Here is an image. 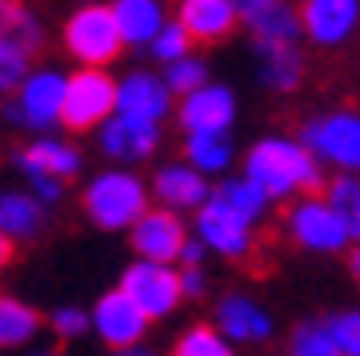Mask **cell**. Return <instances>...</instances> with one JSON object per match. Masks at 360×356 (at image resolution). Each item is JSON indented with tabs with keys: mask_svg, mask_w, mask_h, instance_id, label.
<instances>
[{
	"mask_svg": "<svg viewBox=\"0 0 360 356\" xmlns=\"http://www.w3.org/2000/svg\"><path fill=\"white\" fill-rule=\"evenodd\" d=\"M245 180H252L272 204L276 201H300V196H321L324 192V168L312 160V153L296 136L269 132L248 144L245 153Z\"/></svg>",
	"mask_w": 360,
	"mask_h": 356,
	"instance_id": "6da1fadb",
	"label": "cell"
},
{
	"mask_svg": "<svg viewBox=\"0 0 360 356\" xmlns=\"http://www.w3.org/2000/svg\"><path fill=\"white\" fill-rule=\"evenodd\" d=\"M148 208V180L132 168H101L80 189V212L96 232H129Z\"/></svg>",
	"mask_w": 360,
	"mask_h": 356,
	"instance_id": "7a4b0ae2",
	"label": "cell"
},
{
	"mask_svg": "<svg viewBox=\"0 0 360 356\" xmlns=\"http://www.w3.org/2000/svg\"><path fill=\"white\" fill-rule=\"evenodd\" d=\"M300 144L321 168H336V177H360V113L328 108L300 125Z\"/></svg>",
	"mask_w": 360,
	"mask_h": 356,
	"instance_id": "3957f363",
	"label": "cell"
},
{
	"mask_svg": "<svg viewBox=\"0 0 360 356\" xmlns=\"http://www.w3.org/2000/svg\"><path fill=\"white\" fill-rule=\"evenodd\" d=\"M60 101H65V68H32L25 84L4 101V120L16 132L32 136H52L60 128Z\"/></svg>",
	"mask_w": 360,
	"mask_h": 356,
	"instance_id": "277c9868",
	"label": "cell"
},
{
	"mask_svg": "<svg viewBox=\"0 0 360 356\" xmlns=\"http://www.w3.org/2000/svg\"><path fill=\"white\" fill-rule=\"evenodd\" d=\"M60 44H65V52L72 56L77 68H104V72H108V68L120 61V52H124L108 4H96V0L80 4L77 13L60 25Z\"/></svg>",
	"mask_w": 360,
	"mask_h": 356,
	"instance_id": "5b68a950",
	"label": "cell"
},
{
	"mask_svg": "<svg viewBox=\"0 0 360 356\" xmlns=\"http://www.w3.org/2000/svg\"><path fill=\"white\" fill-rule=\"evenodd\" d=\"M116 113V77L104 68H72L65 72L60 128L65 132H96Z\"/></svg>",
	"mask_w": 360,
	"mask_h": 356,
	"instance_id": "8992f818",
	"label": "cell"
},
{
	"mask_svg": "<svg viewBox=\"0 0 360 356\" xmlns=\"http://www.w3.org/2000/svg\"><path fill=\"white\" fill-rule=\"evenodd\" d=\"M284 232L296 248H304L312 256H340L352 248L345 224L336 220V212L324 204V196H300L288 204L284 212Z\"/></svg>",
	"mask_w": 360,
	"mask_h": 356,
	"instance_id": "52a82bcc",
	"label": "cell"
},
{
	"mask_svg": "<svg viewBox=\"0 0 360 356\" xmlns=\"http://www.w3.org/2000/svg\"><path fill=\"white\" fill-rule=\"evenodd\" d=\"M116 288L129 296L132 305L141 308L148 324L156 320H168L184 305V296H180V272L172 265H153V260H132L124 265L120 280H116Z\"/></svg>",
	"mask_w": 360,
	"mask_h": 356,
	"instance_id": "ba28073f",
	"label": "cell"
},
{
	"mask_svg": "<svg viewBox=\"0 0 360 356\" xmlns=\"http://www.w3.org/2000/svg\"><path fill=\"white\" fill-rule=\"evenodd\" d=\"M96 148L101 156L108 160L112 168H132V165H144L160 153L165 144V128L160 125H148V120H132V116H120L112 113L96 132Z\"/></svg>",
	"mask_w": 360,
	"mask_h": 356,
	"instance_id": "9c48e42d",
	"label": "cell"
},
{
	"mask_svg": "<svg viewBox=\"0 0 360 356\" xmlns=\"http://www.w3.org/2000/svg\"><path fill=\"white\" fill-rule=\"evenodd\" d=\"M89 324H92V336H96L108 352L141 348L148 329H153L148 317H144L120 288H108V293L96 296V305L89 308Z\"/></svg>",
	"mask_w": 360,
	"mask_h": 356,
	"instance_id": "30bf717a",
	"label": "cell"
},
{
	"mask_svg": "<svg viewBox=\"0 0 360 356\" xmlns=\"http://www.w3.org/2000/svg\"><path fill=\"white\" fill-rule=\"evenodd\" d=\"M236 113H240L236 92H232L229 84H220V80H208L205 89L180 96L176 108H172V116H176V125H180L184 136H196V132L229 136L232 125H236Z\"/></svg>",
	"mask_w": 360,
	"mask_h": 356,
	"instance_id": "8fae6325",
	"label": "cell"
},
{
	"mask_svg": "<svg viewBox=\"0 0 360 356\" xmlns=\"http://www.w3.org/2000/svg\"><path fill=\"white\" fill-rule=\"evenodd\" d=\"M196 241L205 244V253H217L220 260H248L257 248V229L229 212L224 204H217L208 196V204H200L193 212V229Z\"/></svg>",
	"mask_w": 360,
	"mask_h": 356,
	"instance_id": "7c38bea8",
	"label": "cell"
},
{
	"mask_svg": "<svg viewBox=\"0 0 360 356\" xmlns=\"http://www.w3.org/2000/svg\"><path fill=\"white\" fill-rule=\"evenodd\" d=\"M208 324H212L232 348H236V344H269L272 336H276V317L260 305L257 296L240 293V288L217 296Z\"/></svg>",
	"mask_w": 360,
	"mask_h": 356,
	"instance_id": "4fadbf2b",
	"label": "cell"
},
{
	"mask_svg": "<svg viewBox=\"0 0 360 356\" xmlns=\"http://www.w3.org/2000/svg\"><path fill=\"white\" fill-rule=\"evenodd\" d=\"M296 20L316 49H345L360 28V0H300Z\"/></svg>",
	"mask_w": 360,
	"mask_h": 356,
	"instance_id": "5bb4252c",
	"label": "cell"
},
{
	"mask_svg": "<svg viewBox=\"0 0 360 356\" xmlns=\"http://www.w3.org/2000/svg\"><path fill=\"white\" fill-rule=\"evenodd\" d=\"M176 108V96L168 92L165 77L153 68H129L116 80V113L132 116V120H148V125H165Z\"/></svg>",
	"mask_w": 360,
	"mask_h": 356,
	"instance_id": "9a60e30c",
	"label": "cell"
},
{
	"mask_svg": "<svg viewBox=\"0 0 360 356\" xmlns=\"http://www.w3.org/2000/svg\"><path fill=\"white\" fill-rule=\"evenodd\" d=\"M188 241V224L184 217L176 212H168V208H148L136 224L129 229V244L136 260H153V265H172L176 268V256Z\"/></svg>",
	"mask_w": 360,
	"mask_h": 356,
	"instance_id": "2e32d148",
	"label": "cell"
},
{
	"mask_svg": "<svg viewBox=\"0 0 360 356\" xmlns=\"http://www.w3.org/2000/svg\"><path fill=\"white\" fill-rule=\"evenodd\" d=\"M13 168L20 177H52V180H72L84 168V153L68 136H32L25 148H13Z\"/></svg>",
	"mask_w": 360,
	"mask_h": 356,
	"instance_id": "e0dca14e",
	"label": "cell"
},
{
	"mask_svg": "<svg viewBox=\"0 0 360 356\" xmlns=\"http://www.w3.org/2000/svg\"><path fill=\"white\" fill-rule=\"evenodd\" d=\"M148 196L156 201V208H168V212L184 217V212H196L200 204H208L212 180H205L196 168L184 165V160H165V165L153 172Z\"/></svg>",
	"mask_w": 360,
	"mask_h": 356,
	"instance_id": "ac0fdd59",
	"label": "cell"
},
{
	"mask_svg": "<svg viewBox=\"0 0 360 356\" xmlns=\"http://www.w3.org/2000/svg\"><path fill=\"white\" fill-rule=\"evenodd\" d=\"M193 44H220L240 28L236 4L232 0H176V13H172Z\"/></svg>",
	"mask_w": 360,
	"mask_h": 356,
	"instance_id": "d6986e66",
	"label": "cell"
},
{
	"mask_svg": "<svg viewBox=\"0 0 360 356\" xmlns=\"http://www.w3.org/2000/svg\"><path fill=\"white\" fill-rule=\"evenodd\" d=\"M108 13L124 49L148 52L156 32L168 25V0H108Z\"/></svg>",
	"mask_w": 360,
	"mask_h": 356,
	"instance_id": "ffe728a7",
	"label": "cell"
},
{
	"mask_svg": "<svg viewBox=\"0 0 360 356\" xmlns=\"http://www.w3.org/2000/svg\"><path fill=\"white\" fill-rule=\"evenodd\" d=\"M49 229V208L25 189H0V236L13 244H32Z\"/></svg>",
	"mask_w": 360,
	"mask_h": 356,
	"instance_id": "44dd1931",
	"label": "cell"
},
{
	"mask_svg": "<svg viewBox=\"0 0 360 356\" xmlns=\"http://www.w3.org/2000/svg\"><path fill=\"white\" fill-rule=\"evenodd\" d=\"M240 25L252 32V44H296L300 40L292 0H257L248 13H240Z\"/></svg>",
	"mask_w": 360,
	"mask_h": 356,
	"instance_id": "7402d4cb",
	"label": "cell"
},
{
	"mask_svg": "<svg viewBox=\"0 0 360 356\" xmlns=\"http://www.w3.org/2000/svg\"><path fill=\"white\" fill-rule=\"evenodd\" d=\"M257 77L269 92H296L304 80V52L300 44H252Z\"/></svg>",
	"mask_w": 360,
	"mask_h": 356,
	"instance_id": "603a6c76",
	"label": "cell"
},
{
	"mask_svg": "<svg viewBox=\"0 0 360 356\" xmlns=\"http://www.w3.org/2000/svg\"><path fill=\"white\" fill-rule=\"evenodd\" d=\"M44 332V312L20 296H0V352L28 348Z\"/></svg>",
	"mask_w": 360,
	"mask_h": 356,
	"instance_id": "cb8c5ba5",
	"label": "cell"
},
{
	"mask_svg": "<svg viewBox=\"0 0 360 356\" xmlns=\"http://www.w3.org/2000/svg\"><path fill=\"white\" fill-rule=\"evenodd\" d=\"M180 160L188 168H196L205 180H220V177H229L232 160H236V144H232V136L196 132V136H184V156Z\"/></svg>",
	"mask_w": 360,
	"mask_h": 356,
	"instance_id": "d4e9b609",
	"label": "cell"
},
{
	"mask_svg": "<svg viewBox=\"0 0 360 356\" xmlns=\"http://www.w3.org/2000/svg\"><path fill=\"white\" fill-rule=\"evenodd\" d=\"M212 201L224 204L229 212H236V217L245 220V224H252V229L272 212V201L245 177H220L217 184H212Z\"/></svg>",
	"mask_w": 360,
	"mask_h": 356,
	"instance_id": "484cf974",
	"label": "cell"
},
{
	"mask_svg": "<svg viewBox=\"0 0 360 356\" xmlns=\"http://www.w3.org/2000/svg\"><path fill=\"white\" fill-rule=\"evenodd\" d=\"M324 204L336 212V220L345 224L348 241L360 244V177H333L324 184Z\"/></svg>",
	"mask_w": 360,
	"mask_h": 356,
	"instance_id": "4316f807",
	"label": "cell"
},
{
	"mask_svg": "<svg viewBox=\"0 0 360 356\" xmlns=\"http://www.w3.org/2000/svg\"><path fill=\"white\" fill-rule=\"evenodd\" d=\"M168 356H236V348H232L212 324H200V320H196V324H188V329L172 341Z\"/></svg>",
	"mask_w": 360,
	"mask_h": 356,
	"instance_id": "83f0119b",
	"label": "cell"
},
{
	"mask_svg": "<svg viewBox=\"0 0 360 356\" xmlns=\"http://www.w3.org/2000/svg\"><path fill=\"white\" fill-rule=\"evenodd\" d=\"M160 77H165V84H168V92L172 96H188V92H196V89H205L208 80H212V68H208V61L205 56H184V61H176V64H168V68H160Z\"/></svg>",
	"mask_w": 360,
	"mask_h": 356,
	"instance_id": "f1b7e54d",
	"label": "cell"
},
{
	"mask_svg": "<svg viewBox=\"0 0 360 356\" xmlns=\"http://www.w3.org/2000/svg\"><path fill=\"white\" fill-rule=\"evenodd\" d=\"M288 356H340V352H336L324 320H300L288 332Z\"/></svg>",
	"mask_w": 360,
	"mask_h": 356,
	"instance_id": "f546056e",
	"label": "cell"
},
{
	"mask_svg": "<svg viewBox=\"0 0 360 356\" xmlns=\"http://www.w3.org/2000/svg\"><path fill=\"white\" fill-rule=\"evenodd\" d=\"M28 72H32V56H28L20 44H13L8 37H0V96L8 101V96L25 84Z\"/></svg>",
	"mask_w": 360,
	"mask_h": 356,
	"instance_id": "4dcf8cb0",
	"label": "cell"
},
{
	"mask_svg": "<svg viewBox=\"0 0 360 356\" xmlns=\"http://www.w3.org/2000/svg\"><path fill=\"white\" fill-rule=\"evenodd\" d=\"M148 52H153V61L160 64V68H168V64L184 61V56H193V40H188V32L168 16V25L156 32V40L148 44Z\"/></svg>",
	"mask_w": 360,
	"mask_h": 356,
	"instance_id": "1f68e13d",
	"label": "cell"
},
{
	"mask_svg": "<svg viewBox=\"0 0 360 356\" xmlns=\"http://www.w3.org/2000/svg\"><path fill=\"white\" fill-rule=\"evenodd\" d=\"M324 329L340 356H360V308H340L333 317H324Z\"/></svg>",
	"mask_w": 360,
	"mask_h": 356,
	"instance_id": "d6a6232c",
	"label": "cell"
},
{
	"mask_svg": "<svg viewBox=\"0 0 360 356\" xmlns=\"http://www.w3.org/2000/svg\"><path fill=\"white\" fill-rule=\"evenodd\" d=\"M44 329L56 332V341H80V336H89L92 324H89V308L80 305H56L44 317Z\"/></svg>",
	"mask_w": 360,
	"mask_h": 356,
	"instance_id": "836d02e7",
	"label": "cell"
},
{
	"mask_svg": "<svg viewBox=\"0 0 360 356\" xmlns=\"http://www.w3.org/2000/svg\"><path fill=\"white\" fill-rule=\"evenodd\" d=\"M25 192L32 196L37 204H44V208H56V204L65 201V180H52V177H28L25 180Z\"/></svg>",
	"mask_w": 360,
	"mask_h": 356,
	"instance_id": "e575fe53",
	"label": "cell"
},
{
	"mask_svg": "<svg viewBox=\"0 0 360 356\" xmlns=\"http://www.w3.org/2000/svg\"><path fill=\"white\" fill-rule=\"evenodd\" d=\"M180 272V296L184 300H205L212 280H208V268H176Z\"/></svg>",
	"mask_w": 360,
	"mask_h": 356,
	"instance_id": "d590c367",
	"label": "cell"
},
{
	"mask_svg": "<svg viewBox=\"0 0 360 356\" xmlns=\"http://www.w3.org/2000/svg\"><path fill=\"white\" fill-rule=\"evenodd\" d=\"M205 244L196 241L193 232H188V241H184V248H180V256H176V265L180 268H205Z\"/></svg>",
	"mask_w": 360,
	"mask_h": 356,
	"instance_id": "8d00e7d4",
	"label": "cell"
},
{
	"mask_svg": "<svg viewBox=\"0 0 360 356\" xmlns=\"http://www.w3.org/2000/svg\"><path fill=\"white\" fill-rule=\"evenodd\" d=\"M348 276L360 284V244H352V248H348Z\"/></svg>",
	"mask_w": 360,
	"mask_h": 356,
	"instance_id": "74e56055",
	"label": "cell"
},
{
	"mask_svg": "<svg viewBox=\"0 0 360 356\" xmlns=\"http://www.w3.org/2000/svg\"><path fill=\"white\" fill-rule=\"evenodd\" d=\"M13 256H16V244H13V241H4V236H0V272H4V268L13 265Z\"/></svg>",
	"mask_w": 360,
	"mask_h": 356,
	"instance_id": "f35d334b",
	"label": "cell"
},
{
	"mask_svg": "<svg viewBox=\"0 0 360 356\" xmlns=\"http://www.w3.org/2000/svg\"><path fill=\"white\" fill-rule=\"evenodd\" d=\"M112 356H160V352H153V348H124V352H112Z\"/></svg>",
	"mask_w": 360,
	"mask_h": 356,
	"instance_id": "ab89813d",
	"label": "cell"
},
{
	"mask_svg": "<svg viewBox=\"0 0 360 356\" xmlns=\"http://www.w3.org/2000/svg\"><path fill=\"white\" fill-rule=\"evenodd\" d=\"M28 356H60V352H52V348H32Z\"/></svg>",
	"mask_w": 360,
	"mask_h": 356,
	"instance_id": "60d3db41",
	"label": "cell"
},
{
	"mask_svg": "<svg viewBox=\"0 0 360 356\" xmlns=\"http://www.w3.org/2000/svg\"><path fill=\"white\" fill-rule=\"evenodd\" d=\"M232 4H236V8H240V4H245V0H232Z\"/></svg>",
	"mask_w": 360,
	"mask_h": 356,
	"instance_id": "b9f144b4",
	"label": "cell"
},
{
	"mask_svg": "<svg viewBox=\"0 0 360 356\" xmlns=\"http://www.w3.org/2000/svg\"><path fill=\"white\" fill-rule=\"evenodd\" d=\"M0 4H8V0H0Z\"/></svg>",
	"mask_w": 360,
	"mask_h": 356,
	"instance_id": "7bdbcfd3",
	"label": "cell"
}]
</instances>
